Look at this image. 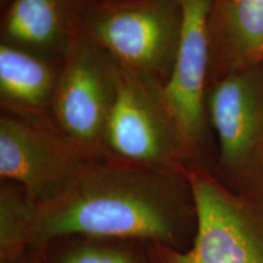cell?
Instances as JSON below:
<instances>
[{"mask_svg": "<svg viewBox=\"0 0 263 263\" xmlns=\"http://www.w3.org/2000/svg\"><path fill=\"white\" fill-rule=\"evenodd\" d=\"M196 224L186 173L111 155L87 157L57 193L35 203L31 242L67 235L151 240L167 249Z\"/></svg>", "mask_w": 263, "mask_h": 263, "instance_id": "cell-1", "label": "cell"}, {"mask_svg": "<svg viewBox=\"0 0 263 263\" xmlns=\"http://www.w3.org/2000/svg\"><path fill=\"white\" fill-rule=\"evenodd\" d=\"M183 26L180 0L89 2L83 34L123 68L164 85Z\"/></svg>", "mask_w": 263, "mask_h": 263, "instance_id": "cell-2", "label": "cell"}, {"mask_svg": "<svg viewBox=\"0 0 263 263\" xmlns=\"http://www.w3.org/2000/svg\"><path fill=\"white\" fill-rule=\"evenodd\" d=\"M105 147L127 162L184 174L197 154L167 105L163 85L122 66Z\"/></svg>", "mask_w": 263, "mask_h": 263, "instance_id": "cell-3", "label": "cell"}, {"mask_svg": "<svg viewBox=\"0 0 263 263\" xmlns=\"http://www.w3.org/2000/svg\"><path fill=\"white\" fill-rule=\"evenodd\" d=\"M120 65L84 34L61 62L50 117L84 155H108L105 137L117 94Z\"/></svg>", "mask_w": 263, "mask_h": 263, "instance_id": "cell-4", "label": "cell"}, {"mask_svg": "<svg viewBox=\"0 0 263 263\" xmlns=\"http://www.w3.org/2000/svg\"><path fill=\"white\" fill-rule=\"evenodd\" d=\"M186 176L196 213L193 242L180 252L166 248L164 263H263L262 210L199 167Z\"/></svg>", "mask_w": 263, "mask_h": 263, "instance_id": "cell-5", "label": "cell"}, {"mask_svg": "<svg viewBox=\"0 0 263 263\" xmlns=\"http://www.w3.org/2000/svg\"><path fill=\"white\" fill-rule=\"evenodd\" d=\"M87 157L51 121L2 112L0 177L34 203L57 193Z\"/></svg>", "mask_w": 263, "mask_h": 263, "instance_id": "cell-6", "label": "cell"}, {"mask_svg": "<svg viewBox=\"0 0 263 263\" xmlns=\"http://www.w3.org/2000/svg\"><path fill=\"white\" fill-rule=\"evenodd\" d=\"M180 3L183 8L182 33L172 73L163 85V95L184 136L197 153L207 122L212 0H180Z\"/></svg>", "mask_w": 263, "mask_h": 263, "instance_id": "cell-7", "label": "cell"}, {"mask_svg": "<svg viewBox=\"0 0 263 263\" xmlns=\"http://www.w3.org/2000/svg\"><path fill=\"white\" fill-rule=\"evenodd\" d=\"M207 91V120L228 168H242L263 154V62L229 72Z\"/></svg>", "mask_w": 263, "mask_h": 263, "instance_id": "cell-8", "label": "cell"}, {"mask_svg": "<svg viewBox=\"0 0 263 263\" xmlns=\"http://www.w3.org/2000/svg\"><path fill=\"white\" fill-rule=\"evenodd\" d=\"M90 0H9L3 8L2 43L62 62L83 34Z\"/></svg>", "mask_w": 263, "mask_h": 263, "instance_id": "cell-9", "label": "cell"}, {"mask_svg": "<svg viewBox=\"0 0 263 263\" xmlns=\"http://www.w3.org/2000/svg\"><path fill=\"white\" fill-rule=\"evenodd\" d=\"M210 84L263 62V0H212Z\"/></svg>", "mask_w": 263, "mask_h": 263, "instance_id": "cell-10", "label": "cell"}, {"mask_svg": "<svg viewBox=\"0 0 263 263\" xmlns=\"http://www.w3.org/2000/svg\"><path fill=\"white\" fill-rule=\"evenodd\" d=\"M61 62L0 43L2 112L51 121V101Z\"/></svg>", "mask_w": 263, "mask_h": 263, "instance_id": "cell-11", "label": "cell"}, {"mask_svg": "<svg viewBox=\"0 0 263 263\" xmlns=\"http://www.w3.org/2000/svg\"><path fill=\"white\" fill-rule=\"evenodd\" d=\"M35 203L17 184L0 185V251L2 261L20 257V252L31 242Z\"/></svg>", "mask_w": 263, "mask_h": 263, "instance_id": "cell-12", "label": "cell"}, {"mask_svg": "<svg viewBox=\"0 0 263 263\" xmlns=\"http://www.w3.org/2000/svg\"><path fill=\"white\" fill-rule=\"evenodd\" d=\"M59 263H139L127 250L112 246L80 245L62 255Z\"/></svg>", "mask_w": 263, "mask_h": 263, "instance_id": "cell-13", "label": "cell"}, {"mask_svg": "<svg viewBox=\"0 0 263 263\" xmlns=\"http://www.w3.org/2000/svg\"><path fill=\"white\" fill-rule=\"evenodd\" d=\"M2 263H25V261H21L20 257H17L14 259H9V261H2Z\"/></svg>", "mask_w": 263, "mask_h": 263, "instance_id": "cell-14", "label": "cell"}, {"mask_svg": "<svg viewBox=\"0 0 263 263\" xmlns=\"http://www.w3.org/2000/svg\"><path fill=\"white\" fill-rule=\"evenodd\" d=\"M90 2H91V0H90ZM93 2H95V0H93Z\"/></svg>", "mask_w": 263, "mask_h": 263, "instance_id": "cell-15", "label": "cell"}]
</instances>
